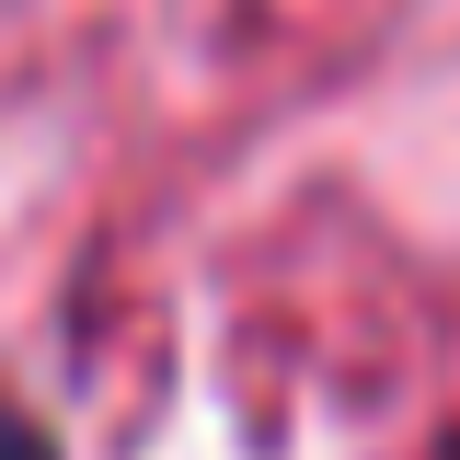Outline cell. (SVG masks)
<instances>
[{"label": "cell", "mask_w": 460, "mask_h": 460, "mask_svg": "<svg viewBox=\"0 0 460 460\" xmlns=\"http://www.w3.org/2000/svg\"><path fill=\"white\" fill-rule=\"evenodd\" d=\"M0 460H58V449L35 438V426H23V414H0Z\"/></svg>", "instance_id": "6da1fadb"}]
</instances>
